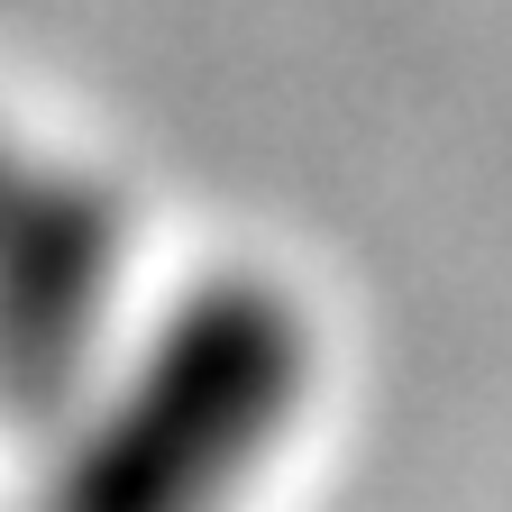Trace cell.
Masks as SVG:
<instances>
[{
	"label": "cell",
	"mask_w": 512,
	"mask_h": 512,
	"mask_svg": "<svg viewBox=\"0 0 512 512\" xmlns=\"http://www.w3.org/2000/svg\"><path fill=\"white\" fill-rule=\"evenodd\" d=\"M119 192L0 128V412L55 421L119 284Z\"/></svg>",
	"instance_id": "cell-2"
},
{
	"label": "cell",
	"mask_w": 512,
	"mask_h": 512,
	"mask_svg": "<svg viewBox=\"0 0 512 512\" xmlns=\"http://www.w3.org/2000/svg\"><path fill=\"white\" fill-rule=\"evenodd\" d=\"M311 394V320L266 275L183 293L46 512H229Z\"/></svg>",
	"instance_id": "cell-1"
}]
</instances>
